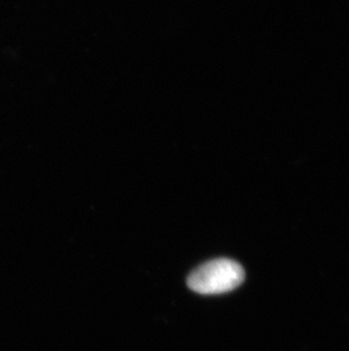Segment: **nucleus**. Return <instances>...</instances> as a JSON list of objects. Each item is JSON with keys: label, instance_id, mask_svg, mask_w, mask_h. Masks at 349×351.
<instances>
[{"label": "nucleus", "instance_id": "nucleus-1", "mask_svg": "<svg viewBox=\"0 0 349 351\" xmlns=\"http://www.w3.org/2000/svg\"><path fill=\"white\" fill-rule=\"evenodd\" d=\"M244 269L241 264L228 258L210 261L193 271L188 285L201 295H220L231 291L243 283Z\"/></svg>", "mask_w": 349, "mask_h": 351}]
</instances>
